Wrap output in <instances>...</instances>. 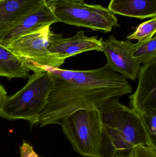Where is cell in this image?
I'll return each instance as SVG.
<instances>
[{
	"mask_svg": "<svg viewBox=\"0 0 156 157\" xmlns=\"http://www.w3.org/2000/svg\"><path fill=\"white\" fill-rule=\"evenodd\" d=\"M38 73L48 72L52 83L46 105L37 124H60L80 109L95 110L112 98L132 93L127 78L107 64L89 71H71L48 65H34Z\"/></svg>",
	"mask_w": 156,
	"mask_h": 157,
	"instance_id": "obj_1",
	"label": "cell"
},
{
	"mask_svg": "<svg viewBox=\"0 0 156 157\" xmlns=\"http://www.w3.org/2000/svg\"><path fill=\"white\" fill-rule=\"evenodd\" d=\"M113 98L99 109L102 131L96 157H133L136 147H154L140 114Z\"/></svg>",
	"mask_w": 156,
	"mask_h": 157,
	"instance_id": "obj_2",
	"label": "cell"
},
{
	"mask_svg": "<svg viewBox=\"0 0 156 157\" xmlns=\"http://www.w3.org/2000/svg\"><path fill=\"white\" fill-rule=\"evenodd\" d=\"M51 83L49 73H34L23 89L6 97L0 116L8 120H26L31 126L37 124L40 113L46 105Z\"/></svg>",
	"mask_w": 156,
	"mask_h": 157,
	"instance_id": "obj_3",
	"label": "cell"
},
{
	"mask_svg": "<svg viewBox=\"0 0 156 157\" xmlns=\"http://www.w3.org/2000/svg\"><path fill=\"white\" fill-rule=\"evenodd\" d=\"M46 2L59 22L104 33L120 26L114 14L99 5L62 0Z\"/></svg>",
	"mask_w": 156,
	"mask_h": 157,
	"instance_id": "obj_4",
	"label": "cell"
},
{
	"mask_svg": "<svg viewBox=\"0 0 156 157\" xmlns=\"http://www.w3.org/2000/svg\"><path fill=\"white\" fill-rule=\"evenodd\" d=\"M60 124L75 151L83 156L96 157L102 131L99 110H78Z\"/></svg>",
	"mask_w": 156,
	"mask_h": 157,
	"instance_id": "obj_5",
	"label": "cell"
},
{
	"mask_svg": "<svg viewBox=\"0 0 156 157\" xmlns=\"http://www.w3.org/2000/svg\"><path fill=\"white\" fill-rule=\"evenodd\" d=\"M50 25H47L24 34L6 47L28 63L30 71L34 65H48L59 68L65 61L54 58L48 51Z\"/></svg>",
	"mask_w": 156,
	"mask_h": 157,
	"instance_id": "obj_6",
	"label": "cell"
},
{
	"mask_svg": "<svg viewBox=\"0 0 156 157\" xmlns=\"http://www.w3.org/2000/svg\"><path fill=\"white\" fill-rule=\"evenodd\" d=\"M133 44L131 40H118L111 35L108 39L103 40L102 52L106 56L107 65L112 70L135 81L141 63L132 55Z\"/></svg>",
	"mask_w": 156,
	"mask_h": 157,
	"instance_id": "obj_7",
	"label": "cell"
},
{
	"mask_svg": "<svg viewBox=\"0 0 156 157\" xmlns=\"http://www.w3.org/2000/svg\"><path fill=\"white\" fill-rule=\"evenodd\" d=\"M84 32L81 30L74 36L65 38L61 34L51 31L48 47L49 54L56 59L65 61L67 58L86 52H102L103 38L98 39L97 36H87Z\"/></svg>",
	"mask_w": 156,
	"mask_h": 157,
	"instance_id": "obj_8",
	"label": "cell"
},
{
	"mask_svg": "<svg viewBox=\"0 0 156 157\" xmlns=\"http://www.w3.org/2000/svg\"><path fill=\"white\" fill-rule=\"evenodd\" d=\"M137 78V88L129 96L131 108L139 114L156 110V59L140 67Z\"/></svg>",
	"mask_w": 156,
	"mask_h": 157,
	"instance_id": "obj_9",
	"label": "cell"
},
{
	"mask_svg": "<svg viewBox=\"0 0 156 157\" xmlns=\"http://www.w3.org/2000/svg\"><path fill=\"white\" fill-rule=\"evenodd\" d=\"M58 22V19L45 1L5 32L0 37V44L6 47L24 34Z\"/></svg>",
	"mask_w": 156,
	"mask_h": 157,
	"instance_id": "obj_10",
	"label": "cell"
},
{
	"mask_svg": "<svg viewBox=\"0 0 156 157\" xmlns=\"http://www.w3.org/2000/svg\"><path fill=\"white\" fill-rule=\"evenodd\" d=\"M47 0L0 1V37L21 18Z\"/></svg>",
	"mask_w": 156,
	"mask_h": 157,
	"instance_id": "obj_11",
	"label": "cell"
},
{
	"mask_svg": "<svg viewBox=\"0 0 156 157\" xmlns=\"http://www.w3.org/2000/svg\"><path fill=\"white\" fill-rule=\"evenodd\" d=\"M108 9L113 14L139 19L156 16V0H111Z\"/></svg>",
	"mask_w": 156,
	"mask_h": 157,
	"instance_id": "obj_12",
	"label": "cell"
},
{
	"mask_svg": "<svg viewBox=\"0 0 156 157\" xmlns=\"http://www.w3.org/2000/svg\"><path fill=\"white\" fill-rule=\"evenodd\" d=\"M30 71L27 62L0 44V76L25 78Z\"/></svg>",
	"mask_w": 156,
	"mask_h": 157,
	"instance_id": "obj_13",
	"label": "cell"
},
{
	"mask_svg": "<svg viewBox=\"0 0 156 157\" xmlns=\"http://www.w3.org/2000/svg\"><path fill=\"white\" fill-rule=\"evenodd\" d=\"M132 55L141 64H147L156 60V35L148 40L134 43Z\"/></svg>",
	"mask_w": 156,
	"mask_h": 157,
	"instance_id": "obj_14",
	"label": "cell"
},
{
	"mask_svg": "<svg viewBox=\"0 0 156 157\" xmlns=\"http://www.w3.org/2000/svg\"><path fill=\"white\" fill-rule=\"evenodd\" d=\"M156 32V17L140 24L135 31L127 36L128 40H136L140 41H145L153 38Z\"/></svg>",
	"mask_w": 156,
	"mask_h": 157,
	"instance_id": "obj_15",
	"label": "cell"
},
{
	"mask_svg": "<svg viewBox=\"0 0 156 157\" xmlns=\"http://www.w3.org/2000/svg\"><path fill=\"white\" fill-rule=\"evenodd\" d=\"M140 115L150 141L156 147V110L147 111Z\"/></svg>",
	"mask_w": 156,
	"mask_h": 157,
	"instance_id": "obj_16",
	"label": "cell"
},
{
	"mask_svg": "<svg viewBox=\"0 0 156 157\" xmlns=\"http://www.w3.org/2000/svg\"><path fill=\"white\" fill-rule=\"evenodd\" d=\"M133 157H156V148L147 146L136 147Z\"/></svg>",
	"mask_w": 156,
	"mask_h": 157,
	"instance_id": "obj_17",
	"label": "cell"
},
{
	"mask_svg": "<svg viewBox=\"0 0 156 157\" xmlns=\"http://www.w3.org/2000/svg\"><path fill=\"white\" fill-rule=\"evenodd\" d=\"M21 157H39L29 144L24 142L20 147Z\"/></svg>",
	"mask_w": 156,
	"mask_h": 157,
	"instance_id": "obj_18",
	"label": "cell"
},
{
	"mask_svg": "<svg viewBox=\"0 0 156 157\" xmlns=\"http://www.w3.org/2000/svg\"><path fill=\"white\" fill-rule=\"evenodd\" d=\"M6 97V92L4 88L0 84V114L2 108L3 104Z\"/></svg>",
	"mask_w": 156,
	"mask_h": 157,
	"instance_id": "obj_19",
	"label": "cell"
},
{
	"mask_svg": "<svg viewBox=\"0 0 156 157\" xmlns=\"http://www.w3.org/2000/svg\"><path fill=\"white\" fill-rule=\"evenodd\" d=\"M55 1V0H47L46 2L48 1ZM62 1H69V2H83L85 0H62Z\"/></svg>",
	"mask_w": 156,
	"mask_h": 157,
	"instance_id": "obj_20",
	"label": "cell"
},
{
	"mask_svg": "<svg viewBox=\"0 0 156 157\" xmlns=\"http://www.w3.org/2000/svg\"><path fill=\"white\" fill-rule=\"evenodd\" d=\"M0 1H2V0H0Z\"/></svg>",
	"mask_w": 156,
	"mask_h": 157,
	"instance_id": "obj_21",
	"label": "cell"
}]
</instances>
